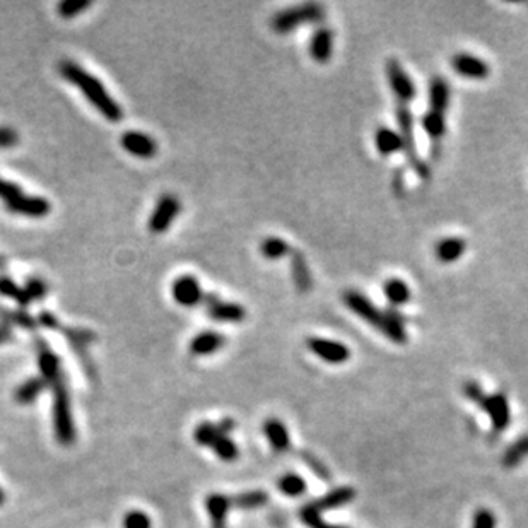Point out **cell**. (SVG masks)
Instances as JSON below:
<instances>
[{
    "label": "cell",
    "mask_w": 528,
    "mask_h": 528,
    "mask_svg": "<svg viewBox=\"0 0 528 528\" xmlns=\"http://www.w3.org/2000/svg\"><path fill=\"white\" fill-rule=\"evenodd\" d=\"M58 72L60 76L69 81L70 84L76 86L82 94H84L87 101L91 103L96 110L105 116L110 122H120L123 118V110L118 103L111 98V94L108 93L106 87L103 86V82L99 81L96 76L89 74L84 67L77 64L74 60H64L58 64Z\"/></svg>",
    "instance_id": "obj_1"
},
{
    "label": "cell",
    "mask_w": 528,
    "mask_h": 528,
    "mask_svg": "<svg viewBox=\"0 0 528 528\" xmlns=\"http://www.w3.org/2000/svg\"><path fill=\"white\" fill-rule=\"evenodd\" d=\"M342 303L352 311V313L357 315L361 320H364L369 325L375 327L376 330H380L381 334H383L386 339L392 340L393 344L407 342V332L405 327H403V320L398 317L397 313L378 310V308L373 305V301H369L363 293L354 289L344 291Z\"/></svg>",
    "instance_id": "obj_2"
},
{
    "label": "cell",
    "mask_w": 528,
    "mask_h": 528,
    "mask_svg": "<svg viewBox=\"0 0 528 528\" xmlns=\"http://www.w3.org/2000/svg\"><path fill=\"white\" fill-rule=\"evenodd\" d=\"M325 18V9L322 4L317 2H306L301 6L289 7L277 12L272 19H270V26L277 35H289L294 29H298L303 24H315L323 21Z\"/></svg>",
    "instance_id": "obj_3"
},
{
    "label": "cell",
    "mask_w": 528,
    "mask_h": 528,
    "mask_svg": "<svg viewBox=\"0 0 528 528\" xmlns=\"http://www.w3.org/2000/svg\"><path fill=\"white\" fill-rule=\"evenodd\" d=\"M53 390V426L58 443L72 444L76 442V426H74L72 410H70V397L65 380L52 385Z\"/></svg>",
    "instance_id": "obj_4"
},
{
    "label": "cell",
    "mask_w": 528,
    "mask_h": 528,
    "mask_svg": "<svg viewBox=\"0 0 528 528\" xmlns=\"http://www.w3.org/2000/svg\"><path fill=\"white\" fill-rule=\"evenodd\" d=\"M397 123H398V134L402 137L403 142V152H405L407 159H409L410 168L414 169L415 174L424 181L431 178V169L424 161L419 157L417 149H415V135H414V116L409 106L398 105L397 108Z\"/></svg>",
    "instance_id": "obj_5"
},
{
    "label": "cell",
    "mask_w": 528,
    "mask_h": 528,
    "mask_svg": "<svg viewBox=\"0 0 528 528\" xmlns=\"http://www.w3.org/2000/svg\"><path fill=\"white\" fill-rule=\"evenodd\" d=\"M385 69H386V79H388V84L390 87H392L395 98L398 99V103L403 106H407L410 101H414L415 86L409 74L405 72V69L402 67L400 62H398L397 58H388V60H386Z\"/></svg>",
    "instance_id": "obj_6"
},
{
    "label": "cell",
    "mask_w": 528,
    "mask_h": 528,
    "mask_svg": "<svg viewBox=\"0 0 528 528\" xmlns=\"http://www.w3.org/2000/svg\"><path fill=\"white\" fill-rule=\"evenodd\" d=\"M306 347L328 364H344L351 359V349L346 344L323 337H308Z\"/></svg>",
    "instance_id": "obj_7"
},
{
    "label": "cell",
    "mask_w": 528,
    "mask_h": 528,
    "mask_svg": "<svg viewBox=\"0 0 528 528\" xmlns=\"http://www.w3.org/2000/svg\"><path fill=\"white\" fill-rule=\"evenodd\" d=\"M181 210V203L180 198L174 197L172 193H166L163 197H159L157 201L156 207H154L151 219H149V230H151L154 235H161L172 226V223L174 221L178 214Z\"/></svg>",
    "instance_id": "obj_8"
},
{
    "label": "cell",
    "mask_w": 528,
    "mask_h": 528,
    "mask_svg": "<svg viewBox=\"0 0 528 528\" xmlns=\"http://www.w3.org/2000/svg\"><path fill=\"white\" fill-rule=\"evenodd\" d=\"M172 296L178 305L192 308L197 306L206 298V294H203L202 286L197 281V277L190 276V274H183V276L176 277L173 281Z\"/></svg>",
    "instance_id": "obj_9"
},
{
    "label": "cell",
    "mask_w": 528,
    "mask_h": 528,
    "mask_svg": "<svg viewBox=\"0 0 528 528\" xmlns=\"http://www.w3.org/2000/svg\"><path fill=\"white\" fill-rule=\"evenodd\" d=\"M207 306V313L215 322H226V323H240L247 318V310L238 303L224 301L221 298H215L214 294L203 298Z\"/></svg>",
    "instance_id": "obj_10"
},
{
    "label": "cell",
    "mask_w": 528,
    "mask_h": 528,
    "mask_svg": "<svg viewBox=\"0 0 528 528\" xmlns=\"http://www.w3.org/2000/svg\"><path fill=\"white\" fill-rule=\"evenodd\" d=\"M481 407L485 410V414L489 415L494 431L502 432L508 429L510 421H511V412H510V402H508V398H506V395H502V393L485 395V398L482 400Z\"/></svg>",
    "instance_id": "obj_11"
},
{
    "label": "cell",
    "mask_w": 528,
    "mask_h": 528,
    "mask_svg": "<svg viewBox=\"0 0 528 528\" xmlns=\"http://www.w3.org/2000/svg\"><path fill=\"white\" fill-rule=\"evenodd\" d=\"M6 209L12 212V214L41 219V218H45V215L50 214V210H52V206H50V202L43 197H35V195L21 193L19 197H16V198H12V201L6 202Z\"/></svg>",
    "instance_id": "obj_12"
},
{
    "label": "cell",
    "mask_w": 528,
    "mask_h": 528,
    "mask_svg": "<svg viewBox=\"0 0 528 528\" xmlns=\"http://www.w3.org/2000/svg\"><path fill=\"white\" fill-rule=\"evenodd\" d=\"M451 67L461 77L473 79V81H482L489 77L490 67L488 62L482 58L472 55V53L459 52L451 57Z\"/></svg>",
    "instance_id": "obj_13"
},
{
    "label": "cell",
    "mask_w": 528,
    "mask_h": 528,
    "mask_svg": "<svg viewBox=\"0 0 528 528\" xmlns=\"http://www.w3.org/2000/svg\"><path fill=\"white\" fill-rule=\"evenodd\" d=\"M36 351H38V366L41 371V378H43L50 386L58 383L60 380H65L64 373H62L60 357L45 344V340L36 339Z\"/></svg>",
    "instance_id": "obj_14"
},
{
    "label": "cell",
    "mask_w": 528,
    "mask_h": 528,
    "mask_svg": "<svg viewBox=\"0 0 528 528\" xmlns=\"http://www.w3.org/2000/svg\"><path fill=\"white\" fill-rule=\"evenodd\" d=\"M120 144L130 156L140 157V159H151L157 154V144L151 135L139 130H128L122 135Z\"/></svg>",
    "instance_id": "obj_15"
},
{
    "label": "cell",
    "mask_w": 528,
    "mask_h": 528,
    "mask_svg": "<svg viewBox=\"0 0 528 528\" xmlns=\"http://www.w3.org/2000/svg\"><path fill=\"white\" fill-rule=\"evenodd\" d=\"M334 53V31L330 28H318L310 40V57L317 64H328Z\"/></svg>",
    "instance_id": "obj_16"
},
{
    "label": "cell",
    "mask_w": 528,
    "mask_h": 528,
    "mask_svg": "<svg viewBox=\"0 0 528 528\" xmlns=\"http://www.w3.org/2000/svg\"><path fill=\"white\" fill-rule=\"evenodd\" d=\"M291 274H293V282L296 286L298 293H310L311 288H313V277H311L310 267H308L306 257L303 252H291Z\"/></svg>",
    "instance_id": "obj_17"
},
{
    "label": "cell",
    "mask_w": 528,
    "mask_h": 528,
    "mask_svg": "<svg viewBox=\"0 0 528 528\" xmlns=\"http://www.w3.org/2000/svg\"><path fill=\"white\" fill-rule=\"evenodd\" d=\"M356 498V490L349 485H344V488H337L332 489L330 493H327L325 496H322L320 500L315 502H310L318 513H323V511H330V510H337L346 506Z\"/></svg>",
    "instance_id": "obj_18"
},
{
    "label": "cell",
    "mask_w": 528,
    "mask_h": 528,
    "mask_svg": "<svg viewBox=\"0 0 528 528\" xmlns=\"http://www.w3.org/2000/svg\"><path fill=\"white\" fill-rule=\"evenodd\" d=\"M207 513L210 517V527L212 528H226V518L230 510L232 508L231 498L224 496V494H210L206 500Z\"/></svg>",
    "instance_id": "obj_19"
},
{
    "label": "cell",
    "mask_w": 528,
    "mask_h": 528,
    "mask_svg": "<svg viewBox=\"0 0 528 528\" xmlns=\"http://www.w3.org/2000/svg\"><path fill=\"white\" fill-rule=\"evenodd\" d=\"M467 252V241L459 236H448L439 240L434 247V255L442 264H453Z\"/></svg>",
    "instance_id": "obj_20"
},
{
    "label": "cell",
    "mask_w": 528,
    "mask_h": 528,
    "mask_svg": "<svg viewBox=\"0 0 528 528\" xmlns=\"http://www.w3.org/2000/svg\"><path fill=\"white\" fill-rule=\"evenodd\" d=\"M264 432H265V436H267L270 446H272L277 453H284L289 450V446H291L289 431L281 419L269 417L264 424Z\"/></svg>",
    "instance_id": "obj_21"
},
{
    "label": "cell",
    "mask_w": 528,
    "mask_h": 528,
    "mask_svg": "<svg viewBox=\"0 0 528 528\" xmlns=\"http://www.w3.org/2000/svg\"><path fill=\"white\" fill-rule=\"evenodd\" d=\"M226 339L219 334V332L206 330L197 334L190 342V352L193 356H209L218 352L219 349H223Z\"/></svg>",
    "instance_id": "obj_22"
},
{
    "label": "cell",
    "mask_w": 528,
    "mask_h": 528,
    "mask_svg": "<svg viewBox=\"0 0 528 528\" xmlns=\"http://www.w3.org/2000/svg\"><path fill=\"white\" fill-rule=\"evenodd\" d=\"M375 145L381 156H392V154L403 151L402 137L398 132L388 127H378L375 134Z\"/></svg>",
    "instance_id": "obj_23"
},
{
    "label": "cell",
    "mask_w": 528,
    "mask_h": 528,
    "mask_svg": "<svg viewBox=\"0 0 528 528\" xmlns=\"http://www.w3.org/2000/svg\"><path fill=\"white\" fill-rule=\"evenodd\" d=\"M450 86L443 77H432L429 82V110L444 113L450 105Z\"/></svg>",
    "instance_id": "obj_24"
},
{
    "label": "cell",
    "mask_w": 528,
    "mask_h": 528,
    "mask_svg": "<svg viewBox=\"0 0 528 528\" xmlns=\"http://www.w3.org/2000/svg\"><path fill=\"white\" fill-rule=\"evenodd\" d=\"M47 386H48V383L41 376L29 378L28 381H24V383L21 385L18 390H16V393H14L16 402L21 403V405H28V403H33L36 400V398L40 397L41 393L45 392V388H47Z\"/></svg>",
    "instance_id": "obj_25"
},
{
    "label": "cell",
    "mask_w": 528,
    "mask_h": 528,
    "mask_svg": "<svg viewBox=\"0 0 528 528\" xmlns=\"http://www.w3.org/2000/svg\"><path fill=\"white\" fill-rule=\"evenodd\" d=\"M383 294L393 306H402L405 305V303H409L410 288L407 286L405 281H402V279L392 277L388 279V281H385Z\"/></svg>",
    "instance_id": "obj_26"
},
{
    "label": "cell",
    "mask_w": 528,
    "mask_h": 528,
    "mask_svg": "<svg viewBox=\"0 0 528 528\" xmlns=\"http://www.w3.org/2000/svg\"><path fill=\"white\" fill-rule=\"evenodd\" d=\"M269 502V494L265 490H247L231 498L232 508L238 510H259Z\"/></svg>",
    "instance_id": "obj_27"
},
{
    "label": "cell",
    "mask_w": 528,
    "mask_h": 528,
    "mask_svg": "<svg viewBox=\"0 0 528 528\" xmlns=\"http://www.w3.org/2000/svg\"><path fill=\"white\" fill-rule=\"evenodd\" d=\"M422 127L432 140H436V142L442 140L443 135L446 134V120H444V113H439V111L434 110H427L422 116Z\"/></svg>",
    "instance_id": "obj_28"
},
{
    "label": "cell",
    "mask_w": 528,
    "mask_h": 528,
    "mask_svg": "<svg viewBox=\"0 0 528 528\" xmlns=\"http://www.w3.org/2000/svg\"><path fill=\"white\" fill-rule=\"evenodd\" d=\"M291 245L286 240L279 238V236H269L262 241L260 253L267 260H279L284 259L286 255H291Z\"/></svg>",
    "instance_id": "obj_29"
},
{
    "label": "cell",
    "mask_w": 528,
    "mask_h": 528,
    "mask_svg": "<svg viewBox=\"0 0 528 528\" xmlns=\"http://www.w3.org/2000/svg\"><path fill=\"white\" fill-rule=\"evenodd\" d=\"M0 320H2L6 325H16L19 328H24V330H35L36 328V320L24 310H7V308H0Z\"/></svg>",
    "instance_id": "obj_30"
},
{
    "label": "cell",
    "mask_w": 528,
    "mask_h": 528,
    "mask_svg": "<svg viewBox=\"0 0 528 528\" xmlns=\"http://www.w3.org/2000/svg\"><path fill=\"white\" fill-rule=\"evenodd\" d=\"M528 456V434L522 436V438L517 439L511 446L506 450L505 456H502V465L506 468H515L522 464Z\"/></svg>",
    "instance_id": "obj_31"
},
{
    "label": "cell",
    "mask_w": 528,
    "mask_h": 528,
    "mask_svg": "<svg viewBox=\"0 0 528 528\" xmlns=\"http://www.w3.org/2000/svg\"><path fill=\"white\" fill-rule=\"evenodd\" d=\"M279 489L284 496L289 498H299L306 493V482L299 473L289 472L279 479Z\"/></svg>",
    "instance_id": "obj_32"
},
{
    "label": "cell",
    "mask_w": 528,
    "mask_h": 528,
    "mask_svg": "<svg viewBox=\"0 0 528 528\" xmlns=\"http://www.w3.org/2000/svg\"><path fill=\"white\" fill-rule=\"evenodd\" d=\"M57 330L62 332V334L67 337L70 346L76 349L77 352L84 351V347L89 346V344H93V340L96 339V335H94L93 332L86 330V328H65V327L58 325Z\"/></svg>",
    "instance_id": "obj_33"
},
{
    "label": "cell",
    "mask_w": 528,
    "mask_h": 528,
    "mask_svg": "<svg viewBox=\"0 0 528 528\" xmlns=\"http://www.w3.org/2000/svg\"><path fill=\"white\" fill-rule=\"evenodd\" d=\"M0 294L12 299V301H16L19 306H28L29 303H31L26 289L21 288L19 284H16L12 279L6 276H0Z\"/></svg>",
    "instance_id": "obj_34"
},
{
    "label": "cell",
    "mask_w": 528,
    "mask_h": 528,
    "mask_svg": "<svg viewBox=\"0 0 528 528\" xmlns=\"http://www.w3.org/2000/svg\"><path fill=\"white\" fill-rule=\"evenodd\" d=\"M212 450H214L215 455L224 461H235L240 455V450H238V446H236V443L232 442L231 438H228V436H221V438H218V442L212 444Z\"/></svg>",
    "instance_id": "obj_35"
},
{
    "label": "cell",
    "mask_w": 528,
    "mask_h": 528,
    "mask_svg": "<svg viewBox=\"0 0 528 528\" xmlns=\"http://www.w3.org/2000/svg\"><path fill=\"white\" fill-rule=\"evenodd\" d=\"M218 438H221V432L218 429V424L212 422H202L198 424V427L195 429V442L201 446H212Z\"/></svg>",
    "instance_id": "obj_36"
},
{
    "label": "cell",
    "mask_w": 528,
    "mask_h": 528,
    "mask_svg": "<svg viewBox=\"0 0 528 528\" xmlns=\"http://www.w3.org/2000/svg\"><path fill=\"white\" fill-rule=\"evenodd\" d=\"M91 6H93L91 0H64V2L58 4L57 11H58V14H60V18L72 19L81 14V12L89 9Z\"/></svg>",
    "instance_id": "obj_37"
},
{
    "label": "cell",
    "mask_w": 528,
    "mask_h": 528,
    "mask_svg": "<svg viewBox=\"0 0 528 528\" xmlns=\"http://www.w3.org/2000/svg\"><path fill=\"white\" fill-rule=\"evenodd\" d=\"M299 517H301V522L305 523L308 528H347L327 523L325 519H322V513H318L311 505H306L305 508L299 511Z\"/></svg>",
    "instance_id": "obj_38"
},
{
    "label": "cell",
    "mask_w": 528,
    "mask_h": 528,
    "mask_svg": "<svg viewBox=\"0 0 528 528\" xmlns=\"http://www.w3.org/2000/svg\"><path fill=\"white\" fill-rule=\"evenodd\" d=\"M24 289H26V293H28L29 299H31V303L33 301H40V299H43L48 293L47 282H45L43 279H40V277H29L26 281V286H24Z\"/></svg>",
    "instance_id": "obj_39"
},
{
    "label": "cell",
    "mask_w": 528,
    "mask_h": 528,
    "mask_svg": "<svg viewBox=\"0 0 528 528\" xmlns=\"http://www.w3.org/2000/svg\"><path fill=\"white\" fill-rule=\"evenodd\" d=\"M151 518L144 511H130L123 518V528H151Z\"/></svg>",
    "instance_id": "obj_40"
},
{
    "label": "cell",
    "mask_w": 528,
    "mask_h": 528,
    "mask_svg": "<svg viewBox=\"0 0 528 528\" xmlns=\"http://www.w3.org/2000/svg\"><path fill=\"white\" fill-rule=\"evenodd\" d=\"M472 528H496V517L488 508H481L473 513Z\"/></svg>",
    "instance_id": "obj_41"
},
{
    "label": "cell",
    "mask_w": 528,
    "mask_h": 528,
    "mask_svg": "<svg viewBox=\"0 0 528 528\" xmlns=\"http://www.w3.org/2000/svg\"><path fill=\"white\" fill-rule=\"evenodd\" d=\"M301 456H303V460H305V464L308 465V467H310L311 471L315 472V476L320 477V479H322V481H328V479H330V472L327 471V467L322 464V461L315 459V456H311L310 453H303Z\"/></svg>",
    "instance_id": "obj_42"
},
{
    "label": "cell",
    "mask_w": 528,
    "mask_h": 528,
    "mask_svg": "<svg viewBox=\"0 0 528 528\" xmlns=\"http://www.w3.org/2000/svg\"><path fill=\"white\" fill-rule=\"evenodd\" d=\"M464 393L468 400L477 403V405H481L482 400L485 398L484 390L481 388V385L477 381H467V383H464Z\"/></svg>",
    "instance_id": "obj_43"
},
{
    "label": "cell",
    "mask_w": 528,
    "mask_h": 528,
    "mask_svg": "<svg viewBox=\"0 0 528 528\" xmlns=\"http://www.w3.org/2000/svg\"><path fill=\"white\" fill-rule=\"evenodd\" d=\"M21 193H23V190H21L16 183L0 178V198H2L4 202H9L12 198L19 197Z\"/></svg>",
    "instance_id": "obj_44"
},
{
    "label": "cell",
    "mask_w": 528,
    "mask_h": 528,
    "mask_svg": "<svg viewBox=\"0 0 528 528\" xmlns=\"http://www.w3.org/2000/svg\"><path fill=\"white\" fill-rule=\"evenodd\" d=\"M19 144V134L11 127H0V149H9Z\"/></svg>",
    "instance_id": "obj_45"
},
{
    "label": "cell",
    "mask_w": 528,
    "mask_h": 528,
    "mask_svg": "<svg viewBox=\"0 0 528 528\" xmlns=\"http://www.w3.org/2000/svg\"><path fill=\"white\" fill-rule=\"evenodd\" d=\"M218 429L221 432V436H228L232 429H235V421H232V419H224V421L218 422Z\"/></svg>",
    "instance_id": "obj_46"
},
{
    "label": "cell",
    "mask_w": 528,
    "mask_h": 528,
    "mask_svg": "<svg viewBox=\"0 0 528 528\" xmlns=\"http://www.w3.org/2000/svg\"><path fill=\"white\" fill-rule=\"evenodd\" d=\"M12 339H14V335H12L11 327L6 325V323H4V325H0V346H2V344L11 342Z\"/></svg>",
    "instance_id": "obj_47"
},
{
    "label": "cell",
    "mask_w": 528,
    "mask_h": 528,
    "mask_svg": "<svg viewBox=\"0 0 528 528\" xmlns=\"http://www.w3.org/2000/svg\"><path fill=\"white\" fill-rule=\"evenodd\" d=\"M4 501H6V494H4V490L0 489V506L4 505Z\"/></svg>",
    "instance_id": "obj_48"
}]
</instances>
